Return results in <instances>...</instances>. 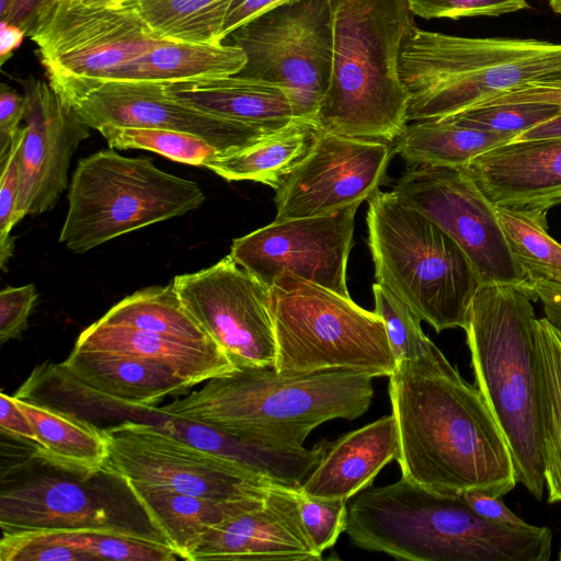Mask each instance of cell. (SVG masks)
<instances>
[{
    "label": "cell",
    "instance_id": "c3c4849f",
    "mask_svg": "<svg viewBox=\"0 0 561 561\" xmlns=\"http://www.w3.org/2000/svg\"><path fill=\"white\" fill-rule=\"evenodd\" d=\"M0 428L2 433L36 443L35 432L13 397L0 393Z\"/></svg>",
    "mask_w": 561,
    "mask_h": 561
},
{
    "label": "cell",
    "instance_id": "ac0fdd59",
    "mask_svg": "<svg viewBox=\"0 0 561 561\" xmlns=\"http://www.w3.org/2000/svg\"><path fill=\"white\" fill-rule=\"evenodd\" d=\"M25 98L24 139L21 147V183L16 205L19 221L55 207L69 187L71 159L90 137L89 126L39 79L21 81Z\"/></svg>",
    "mask_w": 561,
    "mask_h": 561
},
{
    "label": "cell",
    "instance_id": "7bdbcfd3",
    "mask_svg": "<svg viewBox=\"0 0 561 561\" xmlns=\"http://www.w3.org/2000/svg\"><path fill=\"white\" fill-rule=\"evenodd\" d=\"M34 284L8 286L0 293V342L18 337L26 328L30 313L36 302Z\"/></svg>",
    "mask_w": 561,
    "mask_h": 561
},
{
    "label": "cell",
    "instance_id": "f1b7e54d",
    "mask_svg": "<svg viewBox=\"0 0 561 561\" xmlns=\"http://www.w3.org/2000/svg\"><path fill=\"white\" fill-rule=\"evenodd\" d=\"M321 131L312 119L294 118L253 145L220 154L205 168L227 181H253L276 190L308 154Z\"/></svg>",
    "mask_w": 561,
    "mask_h": 561
},
{
    "label": "cell",
    "instance_id": "ffe728a7",
    "mask_svg": "<svg viewBox=\"0 0 561 561\" xmlns=\"http://www.w3.org/2000/svg\"><path fill=\"white\" fill-rule=\"evenodd\" d=\"M463 168L495 206L548 211L561 205V137L513 140Z\"/></svg>",
    "mask_w": 561,
    "mask_h": 561
},
{
    "label": "cell",
    "instance_id": "ba28073f",
    "mask_svg": "<svg viewBox=\"0 0 561 561\" xmlns=\"http://www.w3.org/2000/svg\"><path fill=\"white\" fill-rule=\"evenodd\" d=\"M278 373L355 370L390 377L397 366L383 320L375 311L308 282L282 273L270 287Z\"/></svg>",
    "mask_w": 561,
    "mask_h": 561
},
{
    "label": "cell",
    "instance_id": "f546056e",
    "mask_svg": "<svg viewBox=\"0 0 561 561\" xmlns=\"http://www.w3.org/2000/svg\"><path fill=\"white\" fill-rule=\"evenodd\" d=\"M514 134L480 130L447 119L407 124L393 151L412 165L466 167L488 150L510 142Z\"/></svg>",
    "mask_w": 561,
    "mask_h": 561
},
{
    "label": "cell",
    "instance_id": "8d00e7d4",
    "mask_svg": "<svg viewBox=\"0 0 561 561\" xmlns=\"http://www.w3.org/2000/svg\"><path fill=\"white\" fill-rule=\"evenodd\" d=\"M375 312L383 320L396 363L428 353L435 344L425 335L419 316L389 289L375 283Z\"/></svg>",
    "mask_w": 561,
    "mask_h": 561
},
{
    "label": "cell",
    "instance_id": "5b68a950",
    "mask_svg": "<svg viewBox=\"0 0 561 561\" xmlns=\"http://www.w3.org/2000/svg\"><path fill=\"white\" fill-rule=\"evenodd\" d=\"M414 25L407 0H333L331 75L314 117L321 129L396 140L408 124L400 57Z\"/></svg>",
    "mask_w": 561,
    "mask_h": 561
},
{
    "label": "cell",
    "instance_id": "f35d334b",
    "mask_svg": "<svg viewBox=\"0 0 561 561\" xmlns=\"http://www.w3.org/2000/svg\"><path fill=\"white\" fill-rule=\"evenodd\" d=\"M1 561H90L57 539L47 529H25L2 533Z\"/></svg>",
    "mask_w": 561,
    "mask_h": 561
},
{
    "label": "cell",
    "instance_id": "816d5d0a",
    "mask_svg": "<svg viewBox=\"0 0 561 561\" xmlns=\"http://www.w3.org/2000/svg\"><path fill=\"white\" fill-rule=\"evenodd\" d=\"M25 33L19 26L5 21L0 23V65L12 56L23 42Z\"/></svg>",
    "mask_w": 561,
    "mask_h": 561
},
{
    "label": "cell",
    "instance_id": "8fae6325",
    "mask_svg": "<svg viewBox=\"0 0 561 561\" xmlns=\"http://www.w3.org/2000/svg\"><path fill=\"white\" fill-rule=\"evenodd\" d=\"M229 36L247 57L239 76L282 85L296 118L314 121L331 75L333 0H290Z\"/></svg>",
    "mask_w": 561,
    "mask_h": 561
},
{
    "label": "cell",
    "instance_id": "9a60e30c",
    "mask_svg": "<svg viewBox=\"0 0 561 561\" xmlns=\"http://www.w3.org/2000/svg\"><path fill=\"white\" fill-rule=\"evenodd\" d=\"M359 205L324 216L273 221L233 239L229 254L267 287L289 272L350 297L347 261Z\"/></svg>",
    "mask_w": 561,
    "mask_h": 561
},
{
    "label": "cell",
    "instance_id": "ee69618b",
    "mask_svg": "<svg viewBox=\"0 0 561 561\" xmlns=\"http://www.w3.org/2000/svg\"><path fill=\"white\" fill-rule=\"evenodd\" d=\"M25 98L5 83L0 84V159L11 148L23 126Z\"/></svg>",
    "mask_w": 561,
    "mask_h": 561
},
{
    "label": "cell",
    "instance_id": "d6a6232c",
    "mask_svg": "<svg viewBox=\"0 0 561 561\" xmlns=\"http://www.w3.org/2000/svg\"><path fill=\"white\" fill-rule=\"evenodd\" d=\"M233 0H122L158 37L217 44Z\"/></svg>",
    "mask_w": 561,
    "mask_h": 561
},
{
    "label": "cell",
    "instance_id": "83f0119b",
    "mask_svg": "<svg viewBox=\"0 0 561 561\" xmlns=\"http://www.w3.org/2000/svg\"><path fill=\"white\" fill-rule=\"evenodd\" d=\"M245 62L244 51L233 43L162 39L142 55L119 66L107 80L159 83L213 80L238 75Z\"/></svg>",
    "mask_w": 561,
    "mask_h": 561
},
{
    "label": "cell",
    "instance_id": "d590c367",
    "mask_svg": "<svg viewBox=\"0 0 561 561\" xmlns=\"http://www.w3.org/2000/svg\"><path fill=\"white\" fill-rule=\"evenodd\" d=\"M98 130L110 148L149 150L190 165L205 168L213 159L222 154L205 139L178 130L114 125H104Z\"/></svg>",
    "mask_w": 561,
    "mask_h": 561
},
{
    "label": "cell",
    "instance_id": "cb8c5ba5",
    "mask_svg": "<svg viewBox=\"0 0 561 561\" xmlns=\"http://www.w3.org/2000/svg\"><path fill=\"white\" fill-rule=\"evenodd\" d=\"M73 350L103 352L164 364L195 385L237 368L216 343H187L158 334L100 322L83 330Z\"/></svg>",
    "mask_w": 561,
    "mask_h": 561
},
{
    "label": "cell",
    "instance_id": "7dc6e473",
    "mask_svg": "<svg viewBox=\"0 0 561 561\" xmlns=\"http://www.w3.org/2000/svg\"><path fill=\"white\" fill-rule=\"evenodd\" d=\"M290 0H233L221 32L222 42L236 30Z\"/></svg>",
    "mask_w": 561,
    "mask_h": 561
},
{
    "label": "cell",
    "instance_id": "603a6c76",
    "mask_svg": "<svg viewBox=\"0 0 561 561\" xmlns=\"http://www.w3.org/2000/svg\"><path fill=\"white\" fill-rule=\"evenodd\" d=\"M113 525L81 482L43 476L1 491L2 533Z\"/></svg>",
    "mask_w": 561,
    "mask_h": 561
},
{
    "label": "cell",
    "instance_id": "681fc988",
    "mask_svg": "<svg viewBox=\"0 0 561 561\" xmlns=\"http://www.w3.org/2000/svg\"><path fill=\"white\" fill-rule=\"evenodd\" d=\"M59 0H15L10 14L4 20L22 28L26 36Z\"/></svg>",
    "mask_w": 561,
    "mask_h": 561
},
{
    "label": "cell",
    "instance_id": "f907efd6",
    "mask_svg": "<svg viewBox=\"0 0 561 561\" xmlns=\"http://www.w3.org/2000/svg\"><path fill=\"white\" fill-rule=\"evenodd\" d=\"M527 289L534 301H541L546 318L561 329V283L535 282Z\"/></svg>",
    "mask_w": 561,
    "mask_h": 561
},
{
    "label": "cell",
    "instance_id": "836d02e7",
    "mask_svg": "<svg viewBox=\"0 0 561 561\" xmlns=\"http://www.w3.org/2000/svg\"><path fill=\"white\" fill-rule=\"evenodd\" d=\"M495 213L508 250L527 284L561 283V243L548 232V211L495 206Z\"/></svg>",
    "mask_w": 561,
    "mask_h": 561
},
{
    "label": "cell",
    "instance_id": "7c38bea8",
    "mask_svg": "<svg viewBox=\"0 0 561 561\" xmlns=\"http://www.w3.org/2000/svg\"><path fill=\"white\" fill-rule=\"evenodd\" d=\"M58 95L105 81L163 38L131 11L59 0L28 36Z\"/></svg>",
    "mask_w": 561,
    "mask_h": 561
},
{
    "label": "cell",
    "instance_id": "4dcf8cb0",
    "mask_svg": "<svg viewBox=\"0 0 561 561\" xmlns=\"http://www.w3.org/2000/svg\"><path fill=\"white\" fill-rule=\"evenodd\" d=\"M539 415L548 503H561V329L546 317L536 323Z\"/></svg>",
    "mask_w": 561,
    "mask_h": 561
},
{
    "label": "cell",
    "instance_id": "d4e9b609",
    "mask_svg": "<svg viewBox=\"0 0 561 561\" xmlns=\"http://www.w3.org/2000/svg\"><path fill=\"white\" fill-rule=\"evenodd\" d=\"M167 93L206 113L276 130L296 118L282 85L239 75L192 82L163 83Z\"/></svg>",
    "mask_w": 561,
    "mask_h": 561
},
{
    "label": "cell",
    "instance_id": "60d3db41",
    "mask_svg": "<svg viewBox=\"0 0 561 561\" xmlns=\"http://www.w3.org/2000/svg\"><path fill=\"white\" fill-rule=\"evenodd\" d=\"M347 502L302 494L299 490V512L302 524L314 548L321 554L332 548L345 531Z\"/></svg>",
    "mask_w": 561,
    "mask_h": 561
},
{
    "label": "cell",
    "instance_id": "484cf974",
    "mask_svg": "<svg viewBox=\"0 0 561 561\" xmlns=\"http://www.w3.org/2000/svg\"><path fill=\"white\" fill-rule=\"evenodd\" d=\"M160 537L184 560H188L215 526L261 506L265 499L213 500L125 484Z\"/></svg>",
    "mask_w": 561,
    "mask_h": 561
},
{
    "label": "cell",
    "instance_id": "bcb514c9",
    "mask_svg": "<svg viewBox=\"0 0 561 561\" xmlns=\"http://www.w3.org/2000/svg\"><path fill=\"white\" fill-rule=\"evenodd\" d=\"M465 502L483 518L503 526L530 527L516 514H514L502 501L501 496H494L482 490H468L461 494Z\"/></svg>",
    "mask_w": 561,
    "mask_h": 561
},
{
    "label": "cell",
    "instance_id": "e0dca14e",
    "mask_svg": "<svg viewBox=\"0 0 561 561\" xmlns=\"http://www.w3.org/2000/svg\"><path fill=\"white\" fill-rule=\"evenodd\" d=\"M60 98L90 128L114 125L178 130L205 139L222 154L274 131L190 106L171 98L159 82L105 80Z\"/></svg>",
    "mask_w": 561,
    "mask_h": 561
},
{
    "label": "cell",
    "instance_id": "f5cc1de1",
    "mask_svg": "<svg viewBox=\"0 0 561 561\" xmlns=\"http://www.w3.org/2000/svg\"><path fill=\"white\" fill-rule=\"evenodd\" d=\"M554 137H561V114L523 131L514 139V141H526Z\"/></svg>",
    "mask_w": 561,
    "mask_h": 561
},
{
    "label": "cell",
    "instance_id": "b9f144b4",
    "mask_svg": "<svg viewBox=\"0 0 561 561\" xmlns=\"http://www.w3.org/2000/svg\"><path fill=\"white\" fill-rule=\"evenodd\" d=\"M413 15L422 19L496 18L528 9L527 0H407Z\"/></svg>",
    "mask_w": 561,
    "mask_h": 561
},
{
    "label": "cell",
    "instance_id": "30bf717a",
    "mask_svg": "<svg viewBox=\"0 0 561 561\" xmlns=\"http://www.w3.org/2000/svg\"><path fill=\"white\" fill-rule=\"evenodd\" d=\"M103 431L108 457L102 473L125 484L225 501L265 499L283 485L239 460L196 446L159 424L125 421Z\"/></svg>",
    "mask_w": 561,
    "mask_h": 561
},
{
    "label": "cell",
    "instance_id": "2e32d148",
    "mask_svg": "<svg viewBox=\"0 0 561 561\" xmlns=\"http://www.w3.org/2000/svg\"><path fill=\"white\" fill-rule=\"evenodd\" d=\"M391 153L388 142L321 129L275 190L274 221L330 215L368 201L382 183Z\"/></svg>",
    "mask_w": 561,
    "mask_h": 561
},
{
    "label": "cell",
    "instance_id": "277c9868",
    "mask_svg": "<svg viewBox=\"0 0 561 561\" xmlns=\"http://www.w3.org/2000/svg\"><path fill=\"white\" fill-rule=\"evenodd\" d=\"M527 287L482 284L470 306L467 344L476 386L512 454L517 483L546 488L539 415L537 317Z\"/></svg>",
    "mask_w": 561,
    "mask_h": 561
},
{
    "label": "cell",
    "instance_id": "7a4b0ae2",
    "mask_svg": "<svg viewBox=\"0 0 561 561\" xmlns=\"http://www.w3.org/2000/svg\"><path fill=\"white\" fill-rule=\"evenodd\" d=\"M360 549L409 561H548L547 527H510L478 515L461 495L401 477L347 502L346 528Z\"/></svg>",
    "mask_w": 561,
    "mask_h": 561
},
{
    "label": "cell",
    "instance_id": "f6af8a7d",
    "mask_svg": "<svg viewBox=\"0 0 561 561\" xmlns=\"http://www.w3.org/2000/svg\"><path fill=\"white\" fill-rule=\"evenodd\" d=\"M514 103H547L561 107V79L549 82L527 83L518 89L484 101L474 107Z\"/></svg>",
    "mask_w": 561,
    "mask_h": 561
},
{
    "label": "cell",
    "instance_id": "44dd1931",
    "mask_svg": "<svg viewBox=\"0 0 561 561\" xmlns=\"http://www.w3.org/2000/svg\"><path fill=\"white\" fill-rule=\"evenodd\" d=\"M55 373L65 386L83 394L145 410L196 386L158 362L73 348Z\"/></svg>",
    "mask_w": 561,
    "mask_h": 561
},
{
    "label": "cell",
    "instance_id": "6da1fadb",
    "mask_svg": "<svg viewBox=\"0 0 561 561\" xmlns=\"http://www.w3.org/2000/svg\"><path fill=\"white\" fill-rule=\"evenodd\" d=\"M389 397L402 477L454 495L502 497L515 488L511 450L485 400L436 345L397 364Z\"/></svg>",
    "mask_w": 561,
    "mask_h": 561
},
{
    "label": "cell",
    "instance_id": "74e56055",
    "mask_svg": "<svg viewBox=\"0 0 561 561\" xmlns=\"http://www.w3.org/2000/svg\"><path fill=\"white\" fill-rule=\"evenodd\" d=\"M559 114L561 107L553 104L514 103L473 107L443 119L480 130L514 134L517 137Z\"/></svg>",
    "mask_w": 561,
    "mask_h": 561
},
{
    "label": "cell",
    "instance_id": "3957f363",
    "mask_svg": "<svg viewBox=\"0 0 561 561\" xmlns=\"http://www.w3.org/2000/svg\"><path fill=\"white\" fill-rule=\"evenodd\" d=\"M373 379L346 369L287 374L241 366L149 411L232 437L304 446L320 424L363 415L374 397Z\"/></svg>",
    "mask_w": 561,
    "mask_h": 561
},
{
    "label": "cell",
    "instance_id": "9c48e42d",
    "mask_svg": "<svg viewBox=\"0 0 561 561\" xmlns=\"http://www.w3.org/2000/svg\"><path fill=\"white\" fill-rule=\"evenodd\" d=\"M67 197L59 241L75 253L183 216L205 202L197 183L162 171L150 158L125 157L113 148L78 162Z\"/></svg>",
    "mask_w": 561,
    "mask_h": 561
},
{
    "label": "cell",
    "instance_id": "4316f807",
    "mask_svg": "<svg viewBox=\"0 0 561 561\" xmlns=\"http://www.w3.org/2000/svg\"><path fill=\"white\" fill-rule=\"evenodd\" d=\"M13 398L35 432L36 458L84 479L102 472L108 457L103 430L71 413L24 397Z\"/></svg>",
    "mask_w": 561,
    "mask_h": 561
},
{
    "label": "cell",
    "instance_id": "5bb4252c",
    "mask_svg": "<svg viewBox=\"0 0 561 561\" xmlns=\"http://www.w3.org/2000/svg\"><path fill=\"white\" fill-rule=\"evenodd\" d=\"M182 302L237 367H273L276 341L270 287L228 254L216 264L172 280Z\"/></svg>",
    "mask_w": 561,
    "mask_h": 561
},
{
    "label": "cell",
    "instance_id": "52a82bcc",
    "mask_svg": "<svg viewBox=\"0 0 561 561\" xmlns=\"http://www.w3.org/2000/svg\"><path fill=\"white\" fill-rule=\"evenodd\" d=\"M367 228L377 283L436 332L465 329L482 283L463 250L392 191L368 199Z\"/></svg>",
    "mask_w": 561,
    "mask_h": 561
},
{
    "label": "cell",
    "instance_id": "d6986e66",
    "mask_svg": "<svg viewBox=\"0 0 561 561\" xmlns=\"http://www.w3.org/2000/svg\"><path fill=\"white\" fill-rule=\"evenodd\" d=\"M320 561L302 524L299 489H274L265 502L211 528L190 561Z\"/></svg>",
    "mask_w": 561,
    "mask_h": 561
},
{
    "label": "cell",
    "instance_id": "db71d44e",
    "mask_svg": "<svg viewBox=\"0 0 561 561\" xmlns=\"http://www.w3.org/2000/svg\"><path fill=\"white\" fill-rule=\"evenodd\" d=\"M15 0H0V18L4 21L11 12Z\"/></svg>",
    "mask_w": 561,
    "mask_h": 561
},
{
    "label": "cell",
    "instance_id": "8992f818",
    "mask_svg": "<svg viewBox=\"0 0 561 561\" xmlns=\"http://www.w3.org/2000/svg\"><path fill=\"white\" fill-rule=\"evenodd\" d=\"M400 76L408 123L438 119L527 83L561 79V44L462 37L414 25L403 42Z\"/></svg>",
    "mask_w": 561,
    "mask_h": 561
},
{
    "label": "cell",
    "instance_id": "e575fe53",
    "mask_svg": "<svg viewBox=\"0 0 561 561\" xmlns=\"http://www.w3.org/2000/svg\"><path fill=\"white\" fill-rule=\"evenodd\" d=\"M48 530L55 539L90 560L173 561L180 558L162 537L116 525Z\"/></svg>",
    "mask_w": 561,
    "mask_h": 561
},
{
    "label": "cell",
    "instance_id": "4fadbf2b",
    "mask_svg": "<svg viewBox=\"0 0 561 561\" xmlns=\"http://www.w3.org/2000/svg\"><path fill=\"white\" fill-rule=\"evenodd\" d=\"M392 192L463 250L482 284L528 286L508 250L495 206L463 167L412 165Z\"/></svg>",
    "mask_w": 561,
    "mask_h": 561
},
{
    "label": "cell",
    "instance_id": "7402d4cb",
    "mask_svg": "<svg viewBox=\"0 0 561 561\" xmlns=\"http://www.w3.org/2000/svg\"><path fill=\"white\" fill-rule=\"evenodd\" d=\"M398 454V428L391 413L328 442L299 490L309 496L348 501L369 488Z\"/></svg>",
    "mask_w": 561,
    "mask_h": 561
},
{
    "label": "cell",
    "instance_id": "1f68e13d",
    "mask_svg": "<svg viewBox=\"0 0 561 561\" xmlns=\"http://www.w3.org/2000/svg\"><path fill=\"white\" fill-rule=\"evenodd\" d=\"M99 321L187 343L215 342L185 308L172 282L125 297Z\"/></svg>",
    "mask_w": 561,
    "mask_h": 561
},
{
    "label": "cell",
    "instance_id": "9f6ffc18",
    "mask_svg": "<svg viewBox=\"0 0 561 561\" xmlns=\"http://www.w3.org/2000/svg\"><path fill=\"white\" fill-rule=\"evenodd\" d=\"M559 560L561 561V550H560V553H559Z\"/></svg>",
    "mask_w": 561,
    "mask_h": 561
},
{
    "label": "cell",
    "instance_id": "11a10c76",
    "mask_svg": "<svg viewBox=\"0 0 561 561\" xmlns=\"http://www.w3.org/2000/svg\"><path fill=\"white\" fill-rule=\"evenodd\" d=\"M549 7L554 13L561 15V0H549Z\"/></svg>",
    "mask_w": 561,
    "mask_h": 561
},
{
    "label": "cell",
    "instance_id": "ab89813d",
    "mask_svg": "<svg viewBox=\"0 0 561 561\" xmlns=\"http://www.w3.org/2000/svg\"><path fill=\"white\" fill-rule=\"evenodd\" d=\"M24 139V127L0 159V268L5 272L7 263L13 254L14 237L12 228L19 222L16 205L21 183V147Z\"/></svg>",
    "mask_w": 561,
    "mask_h": 561
}]
</instances>
